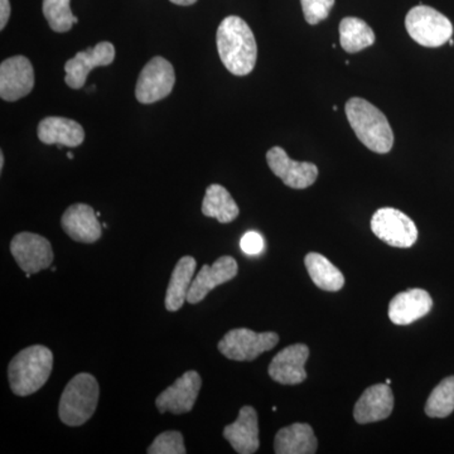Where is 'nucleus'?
I'll return each mask as SVG.
<instances>
[{
    "label": "nucleus",
    "instance_id": "obj_1",
    "mask_svg": "<svg viewBox=\"0 0 454 454\" xmlns=\"http://www.w3.org/2000/svg\"><path fill=\"white\" fill-rule=\"evenodd\" d=\"M217 51L223 66L235 76H247L258 59V46L252 28L240 17H226L216 33Z\"/></svg>",
    "mask_w": 454,
    "mask_h": 454
},
{
    "label": "nucleus",
    "instance_id": "obj_2",
    "mask_svg": "<svg viewBox=\"0 0 454 454\" xmlns=\"http://www.w3.org/2000/svg\"><path fill=\"white\" fill-rule=\"evenodd\" d=\"M345 110L349 125L366 148L379 154L389 153L394 145L393 129L378 107L365 98H352Z\"/></svg>",
    "mask_w": 454,
    "mask_h": 454
},
{
    "label": "nucleus",
    "instance_id": "obj_3",
    "mask_svg": "<svg viewBox=\"0 0 454 454\" xmlns=\"http://www.w3.org/2000/svg\"><path fill=\"white\" fill-rule=\"evenodd\" d=\"M53 369V354L46 346H29L18 352L8 366L11 389L17 396H29L49 381Z\"/></svg>",
    "mask_w": 454,
    "mask_h": 454
},
{
    "label": "nucleus",
    "instance_id": "obj_4",
    "mask_svg": "<svg viewBox=\"0 0 454 454\" xmlns=\"http://www.w3.org/2000/svg\"><path fill=\"white\" fill-rule=\"evenodd\" d=\"M100 387L91 373H77L66 385L59 404L61 422L68 427H82L91 419L98 408Z\"/></svg>",
    "mask_w": 454,
    "mask_h": 454
},
{
    "label": "nucleus",
    "instance_id": "obj_5",
    "mask_svg": "<svg viewBox=\"0 0 454 454\" xmlns=\"http://www.w3.org/2000/svg\"><path fill=\"white\" fill-rule=\"evenodd\" d=\"M406 31L420 46L437 49L453 35V25L444 14L428 5H417L405 18Z\"/></svg>",
    "mask_w": 454,
    "mask_h": 454
},
{
    "label": "nucleus",
    "instance_id": "obj_6",
    "mask_svg": "<svg viewBox=\"0 0 454 454\" xmlns=\"http://www.w3.org/2000/svg\"><path fill=\"white\" fill-rule=\"evenodd\" d=\"M279 342L276 333H254L249 328H235L220 340L217 348L232 361H254L264 352L270 351Z\"/></svg>",
    "mask_w": 454,
    "mask_h": 454
},
{
    "label": "nucleus",
    "instance_id": "obj_7",
    "mask_svg": "<svg viewBox=\"0 0 454 454\" xmlns=\"http://www.w3.org/2000/svg\"><path fill=\"white\" fill-rule=\"evenodd\" d=\"M176 83L175 68L163 57H153L143 67L136 86V98L140 104H153L169 97Z\"/></svg>",
    "mask_w": 454,
    "mask_h": 454
},
{
    "label": "nucleus",
    "instance_id": "obj_8",
    "mask_svg": "<svg viewBox=\"0 0 454 454\" xmlns=\"http://www.w3.org/2000/svg\"><path fill=\"white\" fill-rule=\"evenodd\" d=\"M372 230L384 243L402 249L413 247L418 239L414 221L396 208L384 207L376 211L372 219Z\"/></svg>",
    "mask_w": 454,
    "mask_h": 454
},
{
    "label": "nucleus",
    "instance_id": "obj_9",
    "mask_svg": "<svg viewBox=\"0 0 454 454\" xmlns=\"http://www.w3.org/2000/svg\"><path fill=\"white\" fill-rule=\"evenodd\" d=\"M11 253L28 278L49 269L55 259L50 241L32 232H20L14 236L11 241Z\"/></svg>",
    "mask_w": 454,
    "mask_h": 454
},
{
    "label": "nucleus",
    "instance_id": "obj_10",
    "mask_svg": "<svg viewBox=\"0 0 454 454\" xmlns=\"http://www.w3.org/2000/svg\"><path fill=\"white\" fill-rule=\"evenodd\" d=\"M201 387V375L191 370L157 396L155 406L160 414L167 411L175 415L190 413L196 404Z\"/></svg>",
    "mask_w": 454,
    "mask_h": 454
},
{
    "label": "nucleus",
    "instance_id": "obj_11",
    "mask_svg": "<svg viewBox=\"0 0 454 454\" xmlns=\"http://www.w3.org/2000/svg\"><path fill=\"white\" fill-rule=\"evenodd\" d=\"M35 88V68L25 56L9 57L0 65V98L8 103L31 94Z\"/></svg>",
    "mask_w": 454,
    "mask_h": 454
},
{
    "label": "nucleus",
    "instance_id": "obj_12",
    "mask_svg": "<svg viewBox=\"0 0 454 454\" xmlns=\"http://www.w3.org/2000/svg\"><path fill=\"white\" fill-rule=\"evenodd\" d=\"M115 59V47L110 42L104 41L92 49L76 53L74 59L65 64V82L68 88L79 90L88 80L90 71L97 67L110 66Z\"/></svg>",
    "mask_w": 454,
    "mask_h": 454
},
{
    "label": "nucleus",
    "instance_id": "obj_13",
    "mask_svg": "<svg viewBox=\"0 0 454 454\" xmlns=\"http://www.w3.org/2000/svg\"><path fill=\"white\" fill-rule=\"evenodd\" d=\"M269 168L282 179L286 186L294 190H304L315 184L318 177V168L310 162L293 160L282 146H273L267 153Z\"/></svg>",
    "mask_w": 454,
    "mask_h": 454
},
{
    "label": "nucleus",
    "instance_id": "obj_14",
    "mask_svg": "<svg viewBox=\"0 0 454 454\" xmlns=\"http://www.w3.org/2000/svg\"><path fill=\"white\" fill-rule=\"evenodd\" d=\"M309 358V346L303 343L288 346L271 360L268 367L269 376L282 385L301 384L307 379L304 366Z\"/></svg>",
    "mask_w": 454,
    "mask_h": 454
},
{
    "label": "nucleus",
    "instance_id": "obj_15",
    "mask_svg": "<svg viewBox=\"0 0 454 454\" xmlns=\"http://www.w3.org/2000/svg\"><path fill=\"white\" fill-rule=\"evenodd\" d=\"M239 273L238 262L232 256H221L212 265H203L199 271L187 294L190 304H197L207 297L221 284L234 279Z\"/></svg>",
    "mask_w": 454,
    "mask_h": 454
},
{
    "label": "nucleus",
    "instance_id": "obj_16",
    "mask_svg": "<svg viewBox=\"0 0 454 454\" xmlns=\"http://www.w3.org/2000/svg\"><path fill=\"white\" fill-rule=\"evenodd\" d=\"M98 217L91 206L74 203L62 215V229L76 243L94 244L103 234Z\"/></svg>",
    "mask_w": 454,
    "mask_h": 454
},
{
    "label": "nucleus",
    "instance_id": "obj_17",
    "mask_svg": "<svg viewBox=\"0 0 454 454\" xmlns=\"http://www.w3.org/2000/svg\"><path fill=\"white\" fill-rule=\"evenodd\" d=\"M223 437L239 454H253L259 450L258 414L253 406H243L239 411L238 419L226 426Z\"/></svg>",
    "mask_w": 454,
    "mask_h": 454
},
{
    "label": "nucleus",
    "instance_id": "obj_18",
    "mask_svg": "<svg viewBox=\"0 0 454 454\" xmlns=\"http://www.w3.org/2000/svg\"><path fill=\"white\" fill-rule=\"evenodd\" d=\"M393 409L394 395L389 385H372L357 400L354 418L358 424L380 422L390 417Z\"/></svg>",
    "mask_w": 454,
    "mask_h": 454
},
{
    "label": "nucleus",
    "instance_id": "obj_19",
    "mask_svg": "<svg viewBox=\"0 0 454 454\" xmlns=\"http://www.w3.org/2000/svg\"><path fill=\"white\" fill-rule=\"evenodd\" d=\"M433 300L424 289L399 293L389 304V318L394 325H408L423 318L432 310Z\"/></svg>",
    "mask_w": 454,
    "mask_h": 454
},
{
    "label": "nucleus",
    "instance_id": "obj_20",
    "mask_svg": "<svg viewBox=\"0 0 454 454\" xmlns=\"http://www.w3.org/2000/svg\"><path fill=\"white\" fill-rule=\"evenodd\" d=\"M37 136L43 145L76 148L85 140V130L79 122L71 119L49 116L38 124Z\"/></svg>",
    "mask_w": 454,
    "mask_h": 454
},
{
    "label": "nucleus",
    "instance_id": "obj_21",
    "mask_svg": "<svg viewBox=\"0 0 454 454\" xmlns=\"http://www.w3.org/2000/svg\"><path fill=\"white\" fill-rule=\"evenodd\" d=\"M317 441L312 427L306 423H294L277 433L274 452L277 454H313L317 452Z\"/></svg>",
    "mask_w": 454,
    "mask_h": 454
},
{
    "label": "nucleus",
    "instance_id": "obj_22",
    "mask_svg": "<svg viewBox=\"0 0 454 454\" xmlns=\"http://www.w3.org/2000/svg\"><path fill=\"white\" fill-rule=\"evenodd\" d=\"M197 262L193 256H184L178 260L167 288L166 309L169 312H177L187 301L192 278L195 276Z\"/></svg>",
    "mask_w": 454,
    "mask_h": 454
},
{
    "label": "nucleus",
    "instance_id": "obj_23",
    "mask_svg": "<svg viewBox=\"0 0 454 454\" xmlns=\"http://www.w3.org/2000/svg\"><path fill=\"white\" fill-rule=\"evenodd\" d=\"M202 214L216 219L221 223H230L238 219L240 210L229 191L221 184H211L203 197Z\"/></svg>",
    "mask_w": 454,
    "mask_h": 454
},
{
    "label": "nucleus",
    "instance_id": "obj_24",
    "mask_svg": "<svg viewBox=\"0 0 454 454\" xmlns=\"http://www.w3.org/2000/svg\"><path fill=\"white\" fill-rule=\"evenodd\" d=\"M310 279L322 291L339 292L345 286V278L340 269L318 253H309L304 259Z\"/></svg>",
    "mask_w": 454,
    "mask_h": 454
},
{
    "label": "nucleus",
    "instance_id": "obj_25",
    "mask_svg": "<svg viewBox=\"0 0 454 454\" xmlns=\"http://www.w3.org/2000/svg\"><path fill=\"white\" fill-rule=\"evenodd\" d=\"M375 33L365 20L360 18L346 17L340 23V47L348 53H356L372 46Z\"/></svg>",
    "mask_w": 454,
    "mask_h": 454
},
{
    "label": "nucleus",
    "instance_id": "obj_26",
    "mask_svg": "<svg viewBox=\"0 0 454 454\" xmlns=\"http://www.w3.org/2000/svg\"><path fill=\"white\" fill-rule=\"evenodd\" d=\"M454 411V376L444 379L430 394L426 414L430 418H447Z\"/></svg>",
    "mask_w": 454,
    "mask_h": 454
},
{
    "label": "nucleus",
    "instance_id": "obj_27",
    "mask_svg": "<svg viewBox=\"0 0 454 454\" xmlns=\"http://www.w3.org/2000/svg\"><path fill=\"white\" fill-rule=\"evenodd\" d=\"M43 16L52 31L65 33L79 22L70 8V0H43Z\"/></svg>",
    "mask_w": 454,
    "mask_h": 454
},
{
    "label": "nucleus",
    "instance_id": "obj_28",
    "mask_svg": "<svg viewBox=\"0 0 454 454\" xmlns=\"http://www.w3.org/2000/svg\"><path fill=\"white\" fill-rule=\"evenodd\" d=\"M148 454H186L184 435L177 430L160 433L146 450Z\"/></svg>",
    "mask_w": 454,
    "mask_h": 454
},
{
    "label": "nucleus",
    "instance_id": "obj_29",
    "mask_svg": "<svg viewBox=\"0 0 454 454\" xmlns=\"http://www.w3.org/2000/svg\"><path fill=\"white\" fill-rule=\"evenodd\" d=\"M301 4L307 23L315 26L330 16L334 0H301Z\"/></svg>",
    "mask_w": 454,
    "mask_h": 454
},
{
    "label": "nucleus",
    "instance_id": "obj_30",
    "mask_svg": "<svg viewBox=\"0 0 454 454\" xmlns=\"http://www.w3.org/2000/svg\"><path fill=\"white\" fill-rule=\"evenodd\" d=\"M240 247L241 250L247 255H258L264 247V240L258 232H247L241 239Z\"/></svg>",
    "mask_w": 454,
    "mask_h": 454
},
{
    "label": "nucleus",
    "instance_id": "obj_31",
    "mask_svg": "<svg viewBox=\"0 0 454 454\" xmlns=\"http://www.w3.org/2000/svg\"><path fill=\"white\" fill-rule=\"evenodd\" d=\"M11 3L9 0H0V29H4L7 26L9 17H11Z\"/></svg>",
    "mask_w": 454,
    "mask_h": 454
},
{
    "label": "nucleus",
    "instance_id": "obj_32",
    "mask_svg": "<svg viewBox=\"0 0 454 454\" xmlns=\"http://www.w3.org/2000/svg\"><path fill=\"white\" fill-rule=\"evenodd\" d=\"M170 2H172L173 4L184 5V7H186V5L195 4L197 0H170Z\"/></svg>",
    "mask_w": 454,
    "mask_h": 454
},
{
    "label": "nucleus",
    "instance_id": "obj_33",
    "mask_svg": "<svg viewBox=\"0 0 454 454\" xmlns=\"http://www.w3.org/2000/svg\"><path fill=\"white\" fill-rule=\"evenodd\" d=\"M3 168H4V153L0 152V170H3Z\"/></svg>",
    "mask_w": 454,
    "mask_h": 454
},
{
    "label": "nucleus",
    "instance_id": "obj_34",
    "mask_svg": "<svg viewBox=\"0 0 454 454\" xmlns=\"http://www.w3.org/2000/svg\"><path fill=\"white\" fill-rule=\"evenodd\" d=\"M67 157L70 158V160H74L73 153H67Z\"/></svg>",
    "mask_w": 454,
    "mask_h": 454
},
{
    "label": "nucleus",
    "instance_id": "obj_35",
    "mask_svg": "<svg viewBox=\"0 0 454 454\" xmlns=\"http://www.w3.org/2000/svg\"><path fill=\"white\" fill-rule=\"evenodd\" d=\"M450 46H453V44H454V41L452 40V38H450Z\"/></svg>",
    "mask_w": 454,
    "mask_h": 454
},
{
    "label": "nucleus",
    "instance_id": "obj_36",
    "mask_svg": "<svg viewBox=\"0 0 454 454\" xmlns=\"http://www.w3.org/2000/svg\"><path fill=\"white\" fill-rule=\"evenodd\" d=\"M387 385H390V384H391V380H390V379H387Z\"/></svg>",
    "mask_w": 454,
    "mask_h": 454
}]
</instances>
